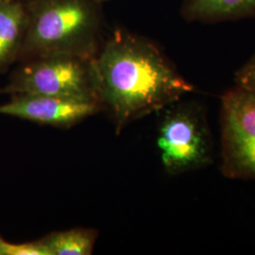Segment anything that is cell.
<instances>
[{"instance_id": "cell-8", "label": "cell", "mask_w": 255, "mask_h": 255, "mask_svg": "<svg viewBox=\"0 0 255 255\" xmlns=\"http://www.w3.org/2000/svg\"><path fill=\"white\" fill-rule=\"evenodd\" d=\"M27 16L14 0H0V71L9 65L23 44Z\"/></svg>"}, {"instance_id": "cell-4", "label": "cell", "mask_w": 255, "mask_h": 255, "mask_svg": "<svg viewBox=\"0 0 255 255\" xmlns=\"http://www.w3.org/2000/svg\"><path fill=\"white\" fill-rule=\"evenodd\" d=\"M169 108L157 139L165 171L177 175L209 165L214 147L203 108L195 102H176Z\"/></svg>"}, {"instance_id": "cell-6", "label": "cell", "mask_w": 255, "mask_h": 255, "mask_svg": "<svg viewBox=\"0 0 255 255\" xmlns=\"http://www.w3.org/2000/svg\"><path fill=\"white\" fill-rule=\"evenodd\" d=\"M102 108L98 101L65 100L40 95H14L0 105V115L27 119L42 125L71 127Z\"/></svg>"}, {"instance_id": "cell-7", "label": "cell", "mask_w": 255, "mask_h": 255, "mask_svg": "<svg viewBox=\"0 0 255 255\" xmlns=\"http://www.w3.org/2000/svg\"><path fill=\"white\" fill-rule=\"evenodd\" d=\"M181 13L187 22L216 24L255 17V0H183Z\"/></svg>"}, {"instance_id": "cell-2", "label": "cell", "mask_w": 255, "mask_h": 255, "mask_svg": "<svg viewBox=\"0 0 255 255\" xmlns=\"http://www.w3.org/2000/svg\"><path fill=\"white\" fill-rule=\"evenodd\" d=\"M97 29V15L86 0H41L27 17L22 46L34 58H92Z\"/></svg>"}, {"instance_id": "cell-10", "label": "cell", "mask_w": 255, "mask_h": 255, "mask_svg": "<svg viewBox=\"0 0 255 255\" xmlns=\"http://www.w3.org/2000/svg\"><path fill=\"white\" fill-rule=\"evenodd\" d=\"M0 255H50L43 240L23 244H10L0 239Z\"/></svg>"}, {"instance_id": "cell-5", "label": "cell", "mask_w": 255, "mask_h": 255, "mask_svg": "<svg viewBox=\"0 0 255 255\" xmlns=\"http://www.w3.org/2000/svg\"><path fill=\"white\" fill-rule=\"evenodd\" d=\"M221 165L224 177L255 180V93L235 85L221 97Z\"/></svg>"}, {"instance_id": "cell-3", "label": "cell", "mask_w": 255, "mask_h": 255, "mask_svg": "<svg viewBox=\"0 0 255 255\" xmlns=\"http://www.w3.org/2000/svg\"><path fill=\"white\" fill-rule=\"evenodd\" d=\"M91 60L67 54L35 58L14 73L9 84L0 89V94L40 95L101 103Z\"/></svg>"}, {"instance_id": "cell-9", "label": "cell", "mask_w": 255, "mask_h": 255, "mask_svg": "<svg viewBox=\"0 0 255 255\" xmlns=\"http://www.w3.org/2000/svg\"><path fill=\"white\" fill-rule=\"evenodd\" d=\"M42 240L50 255H89L94 249L96 235L92 230L71 229L56 232Z\"/></svg>"}, {"instance_id": "cell-1", "label": "cell", "mask_w": 255, "mask_h": 255, "mask_svg": "<svg viewBox=\"0 0 255 255\" xmlns=\"http://www.w3.org/2000/svg\"><path fill=\"white\" fill-rule=\"evenodd\" d=\"M91 64L99 100L119 130L194 91L161 49L143 37L117 32Z\"/></svg>"}, {"instance_id": "cell-12", "label": "cell", "mask_w": 255, "mask_h": 255, "mask_svg": "<svg viewBox=\"0 0 255 255\" xmlns=\"http://www.w3.org/2000/svg\"><path fill=\"white\" fill-rule=\"evenodd\" d=\"M99 1H103V0H99Z\"/></svg>"}, {"instance_id": "cell-11", "label": "cell", "mask_w": 255, "mask_h": 255, "mask_svg": "<svg viewBox=\"0 0 255 255\" xmlns=\"http://www.w3.org/2000/svg\"><path fill=\"white\" fill-rule=\"evenodd\" d=\"M236 84L255 93V52L236 74Z\"/></svg>"}]
</instances>
